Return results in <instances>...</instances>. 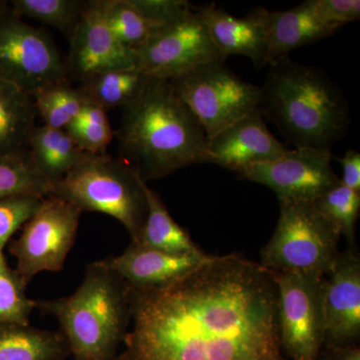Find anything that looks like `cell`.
<instances>
[{
  "label": "cell",
  "instance_id": "cell-1",
  "mask_svg": "<svg viewBox=\"0 0 360 360\" xmlns=\"http://www.w3.org/2000/svg\"><path fill=\"white\" fill-rule=\"evenodd\" d=\"M274 274L238 255L208 257L160 290L130 288L120 360H285Z\"/></svg>",
  "mask_w": 360,
  "mask_h": 360
},
{
  "label": "cell",
  "instance_id": "cell-2",
  "mask_svg": "<svg viewBox=\"0 0 360 360\" xmlns=\"http://www.w3.org/2000/svg\"><path fill=\"white\" fill-rule=\"evenodd\" d=\"M115 136L124 160L146 184L208 163L205 129L167 79L149 78L136 98L123 108Z\"/></svg>",
  "mask_w": 360,
  "mask_h": 360
},
{
  "label": "cell",
  "instance_id": "cell-3",
  "mask_svg": "<svg viewBox=\"0 0 360 360\" xmlns=\"http://www.w3.org/2000/svg\"><path fill=\"white\" fill-rule=\"evenodd\" d=\"M269 66L258 110L290 143L295 148L331 149L345 136L349 105L326 71L288 56Z\"/></svg>",
  "mask_w": 360,
  "mask_h": 360
},
{
  "label": "cell",
  "instance_id": "cell-4",
  "mask_svg": "<svg viewBox=\"0 0 360 360\" xmlns=\"http://www.w3.org/2000/svg\"><path fill=\"white\" fill-rule=\"evenodd\" d=\"M35 309L58 321L73 360H115L131 321L130 288L98 260L72 295L35 300Z\"/></svg>",
  "mask_w": 360,
  "mask_h": 360
},
{
  "label": "cell",
  "instance_id": "cell-5",
  "mask_svg": "<svg viewBox=\"0 0 360 360\" xmlns=\"http://www.w3.org/2000/svg\"><path fill=\"white\" fill-rule=\"evenodd\" d=\"M146 182L125 160L110 155H87L56 182L51 195L68 201L84 212L110 215L137 240L148 212Z\"/></svg>",
  "mask_w": 360,
  "mask_h": 360
},
{
  "label": "cell",
  "instance_id": "cell-6",
  "mask_svg": "<svg viewBox=\"0 0 360 360\" xmlns=\"http://www.w3.org/2000/svg\"><path fill=\"white\" fill-rule=\"evenodd\" d=\"M276 231L260 253V265L271 274L326 276L340 255V234L314 202L278 200Z\"/></svg>",
  "mask_w": 360,
  "mask_h": 360
},
{
  "label": "cell",
  "instance_id": "cell-7",
  "mask_svg": "<svg viewBox=\"0 0 360 360\" xmlns=\"http://www.w3.org/2000/svg\"><path fill=\"white\" fill-rule=\"evenodd\" d=\"M169 82L207 139L259 108L260 87L241 79L222 60L198 66Z\"/></svg>",
  "mask_w": 360,
  "mask_h": 360
},
{
  "label": "cell",
  "instance_id": "cell-8",
  "mask_svg": "<svg viewBox=\"0 0 360 360\" xmlns=\"http://www.w3.org/2000/svg\"><path fill=\"white\" fill-rule=\"evenodd\" d=\"M276 284L277 322L281 350L291 360H319L326 338V276L272 274Z\"/></svg>",
  "mask_w": 360,
  "mask_h": 360
},
{
  "label": "cell",
  "instance_id": "cell-9",
  "mask_svg": "<svg viewBox=\"0 0 360 360\" xmlns=\"http://www.w3.org/2000/svg\"><path fill=\"white\" fill-rule=\"evenodd\" d=\"M68 78L66 65L46 32L11 9L0 16V79L33 96Z\"/></svg>",
  "mask_w": 360,
  "mask_h": 360
},
{
  "label": "cell",
  "instance_id": "cell-10",
  "mask_svg": "<svg viewBox=\"0 0 360 360\" xmlns=\"http://www.w3.org/2000/svg\"><path fill=\"white\" fill-rule=\"evenodd\" d=\"M82 213L68 201L49 195L23 225L20 238L9 245V252L15 257L16 271L27 285L40 272L63 269L77 238Z\"/></svg>",
  "mask_w": 360,
  "mask_h": 360
},
{
  "label": "cell",
  "instance_id": "cell-11",
  "mask_svg": "<svg viewBox=\"0 0 360 360\" xmlns=\"http://www.w3.org/2000/svg\"><path fill=\"white\" fill-rule=\"evenodd\" d=\"M135 52L137 70L160 79H172L205 63L225 60L193 7L180 20L158 28Z\"/></svg>",
  "mask_w": 360,
  "mask_h": 360
},
{
  "label": "cell",
  "instance_id": "cell-12",
  "mask_svg": "<svg viewBox=\"0 0 360 360\" xmlns=\"http://www.w3.org/2000/svg\"><path fill=\"white\" fill-rule=\"evenodd\" d=\"M329 148L288 149L276 160L257 163L238 172L239 177L271 189L277 198L314 202L340 179L333 170Z\"/></svg>",
  "mask_w": 360,
  "mask_h": 360
},
{
  "label": "cell",
  "instance_id": "cell-13",
  "mask_svg": "<svg viewBox=\"0 0 360 360\" xmlns=\"http://www.w3.org/2000/svg\"><path fill=\"white\" fill-rule=\"evenodd\" d=\"M70 41L68 77L72 75L80 82L105 71L137 70L136 52L118 41L96 0L86 1Z\"/></svg>",
  "mask_w": 360,
  "mask_h": 360
},
{
  "label": "cell",
  "instance_id": "cell-14",
  "mask_svg": "<svg viewBox=\"0 0 360 360\" xmlns=\"http://www.w3.org/2000/svg\"><path fill=\"white\" fill-rule=\"evenodd\" d=\"M323 304V348L357 345L360 336V258L354 251L340 252L326 276Z\"/></svg>",
  "mask_w": 360,
  "mask_h": 360
},
{
  "label": "cell",
  "instance_id": "cell-15",
  "mask_svg": "<svg viewBox=\"0 0 360 360\" xmlns=\"http://www.w3.org/2000/svg\"><path fill=\"white\" fill-rule=\"evenodd\" d=\"M288 150L270 132L259 110L207 139L208 163L238 174L251 165L276 160Z\"/></svg>",
  "mask_w": 360,
  "mask_h": 360
},
{
  "label": "cell",
  "instance_id": "cell-16",
  "mask_svg": "<svg viewBox=\"0 0 360 360\" xmlns=\"http://www.w3.org/2000/svg\"><path fill=\"white\" fill-rule=\"evenodd\" d=\"M208 257L203 251L176 255L131 243L120 255L104 258L101 262L122 277L131 290H151L176 283Z\"/></svg>",
  "mask_w": 360,
  "mask_h": 360
},
{
  "label": "cell",
  "instance_id": "cell-17",
  "mask_svg": "<svg viewBox=\"0 0 360 360\" xmlns=\"http://www.w3.org/2000/svg\"><path fill=\"white\" fill-rule=\"evenodd\" d=\"M213 44L225 59L231 56L250 58L257 68L266 66V32L264 7H257L245 18H236L214 4L195 8Z\"/></svg>",
  "mask_w": 360,
  "mask_h": 360
},
{
  "label": "cell",
  "instance_id": "cell-18",
  "mask_svg": "<svg viewBox=\"0 0 360 360\" xmlns=\"http://www.w3.org/2000/svg\"><path fill=\"white\" fill-rule=\"evenodd\" d=\"M264 25L266 65L276 59L286 58L293 49L321 41L336 32L321 20L312 0L288 11L264 9Z\"/></svg>",
  "mask_w": 360,
  "mask_h": 360
},
{
  "label": "cell",
  "instance_id": "cell-19",
  "mask_svg": "<svg viewBox=\"0 0 360 360\" xmlns=\"http://www.w3.org/2000/svg\"><path fill=\"white\" fill-rule=\"evenodd\" d=\"M27 153L37 172L53 184L70 174L89 155L78 148L65 129L44 124L33 129Z\"/></svg>",
  "mask_w": 360,
  "mask_h": 360
},
{
  "label": "cell",
  "instance_id": "cell-20",
  "mask_svg": "<svg viewBox=\"0 0 360 360\" xmlns=\"http://www.w3.org/2000/svg\"><path fill=\"white\" fill-rule=\"evenodd\" d=\"M70 356L68 341L60 331L0 323V360H66Z\"/></svg>",
  "mask_w": 360,
  "mask_h": 360
},
{
  "label": "cell",
  "instance_id": "cell-21",
  "mask_svg": "<svg viewBox=\"0 0 360 360\" xmlns=\"http://www.w3.org/2000/svg\"><path fill=\"white\" fill-rule=\"evenodd\" d=\"M37 116L32 96L0 79V155L27 150Z\"/></svg>",
  "mask_w": 360,
  "mask_h": 360
},
{
  "label": "cell",
  "instance_id": "cell-22",
  "mask_svg": "<svg viewBox=\"0 0 360 360\" xmlns=\"http://www.w3.org/2000/svg\"><path fill=\"white\" fill-rule=\"evenodd\" d=\"M148 212L141 234L134 243L176 255L201 252L188 232L170 215L158 194L144 186ZM132 243V241H131Z\"/></svg>",
  "mask_w": 360,
  "mask_h": 360
},
{
  "label": "cell",
  "instance_id": "cell-23",
  "mask_svg": "<svg viewBox=\"0 0 360 360\" xmlns=\"http://www.w3.org/2000/svg\"><path fill=\"white\" fill-rule=\"evenodd\" d=\"M149 79L141 71L110 70L82 80L80 91L85 101L105 111L125 108L141 94Z\"/></svg>",
  "mask_w": 360,
  "mask_h": 360
},
{
  "label": "cell",
  "instance_id": "cell-24",
  "mask_svg": "<svg viewBox=\"0 0 360 360\" xmlns=\"http://www.w3.org/2000/svg\"><path fill=\"white\" fill-rule=\"evenodd\" d=\"M53 182L37 172L27 150L0 155V200L18 195L46 198Z\"/></svg>",
  "mask_w": 360,
  "mask_h": 360
},
{
  "label": "cell",
  "instance_id": "cell-25",
  "mask_svg": "<svg viewBox=\"0 0 360 360\" xmlns=\"http://www.w3.org/2000/svg\"><path fill=\"white\" fill-rule=\"evenodd\" d=\"M104 20L118 41L136 51L158 30L132 4L131 0H96Z\"/></svg>",
  "mask_w": 360,
  "mask_h": 360
},
{
  "label": "cell",
  "instance_id": "cell-26",
  "mask_svg": "<svg viewBox=\"0 0 360 360\" xmlns=\"http://www.w3.org/2000/svg\"><path fill=\"white\" fill-rule=\"evenodd\" d=\"M32 98L37 115L44 120V125L58 129H65L86 103L82 91L73 89L68 80L39 90Z\"/></svg>",
  "mask_w": 360,
  "mask_h": 360
},
{
  "label": "cell",
  "instance_id": "cell-27",
  "mask_svg": "<svg viewBox=\"0 0 360 360\" xmlns=\"http://www.w3.org/2000/svg\"><path fill=\"white\" fill-rule=\"evenodd\" d=\"M86 1L78 0H13L11 13L53 26L70 39L84 13Z\"/></svg>",
  "mask_w": 360,
  "mask_h": 360
},
{
  "label": "cell",
  "instance_id": "cell-28",
  "mask_svg": "<svg viewBox=\"0 0 360 360\" xmlns=\"http://www.w3.org/2000/svg\"><path fill=\"white\" fill-rule=\"evenodd\" d=\"M314 203L340 236H345L349 245L354 246L360 212V193L348 188L340 181Z\"/></svg>",
  "mask_w": 360,
  "mask_h": 360
},
{
  "label": "cell",
  "instance_id": "cell-29",
  "mask_svg": "<svg viewBox=\"0 0 360 360\" xmlns=\"http://www.w3.org/2000/svg\"><path fill=\"white\" fill-rule=\"evenodd\" d=\"M78 148L90 155H103L115 137L108 111L85 103L77 117L65 129Z\"/></svg>",
  "mask_w": 360,
  "mask_h": 360
},
{
  "label": "cell",
  "instance_id": "cell-30",
  "mask_svg": "<svg viewBox=\"0 0 360 360\" xmlns=\"http://www.w3.org/2000/svg\"><path fill=\"white\" fill-rule=\"evenodd\" d=\"M27 284L7 264L0 250V323L30 324L35 300L26 295Z\"/></svg>",
  "mask_w": 360,
  "mask_h": 360
},
{
  "label": "cell",
  "instance_id": "cell-31",
  "mask_svg": "<svg viewBox=\"0 0 360 360\" xmlns=\"http://www.w3.org/2000/svg\"><path fill=\"white\" fill-rule=\"evenodd\" d=\"M44 198L18 195L0 200V250H4L9 239L39 210Z\"/></svg>",
  "mask_w": 360,
  "mask_h": 360
},
{
  "label": "cell",
  "instance_id": "cell-32",
  "mask_svg": "<svg viewBox=\"0 0 360 360\" xmlns=\"http://www.w3.org/2000/svg\"><path fill=\"white\" fill-rule=\"evenodd\" d=\"M131 2L158 28L175 22L193 9L186 0H131Z\"/></svg>",
  "mask_w": 360,
  "mask_h": 360
},
{
  "label": "cell",
  "instance_id": "cell-33",
  "mask_svg": "<svg viewBox=\"0 0 360 360\" xmlns=\"http://www.w3.org/2000/svg\"><path fill=\"white\" fill-rule=\"evenodd\" d=\"M312 2L321 20L335 32L347 23L359 20V0H312Z\"/></svg>",
  "mask_w": 360,
  "mask_h": 360
},
{
  "label": "cell",
  "instance_id": "cell-34",
  "mask_svg": "<svg viewBox=\"0 0 360 360\" xmlns=\"http://www.w3.org/2000/svg\"><path fill=\"white\" fill-rule=\"evenodd\" d=\"M338 161L342 167L341 184L356 193H360V153L359 151L349 149Z\"/></svg>",
  "mask_w": 360,
  "mask_h": 360
},
{
  "label": "cell",
  "instance_id": "cell-35",
  "mask_svg": "<svg viewBox=\"0 0 360 360\" xmlns=\"http://www.w3.org/2000/svg\"><path fill=\"white\" fill-rule=\"evenodd\" d=\"M319 360H360V348L359 345L323 348Z\"/></svg>",
  "mask_w": 360,
  "mask_h": 360
},
{
  "label": "cell",
  "instance_id": "cell-36",
  "mask_svg": "<svg viewBox=\"0 0 360 360\" xmlns=\"http://www.w3.org/2000/svg\"><path fill=\"white\" fill-rule=\"evenodd\" d=\"M11 9V6H9V1H6V0H0V16L2 14L6 13L7 11H9Z\"/></svg>",
  "mask_w": 360,
  "mask_h": 360
},
{
  "label": "cell",
  "instance_id": "cell-37",
  "mask_svg": "<svg viewBox=\"0 0 360 360\" xmlns=\"http://www.w3.org/2000/svg\"><path fill=\"white\" fill-rule=\"evenodd\" d=\"M115 360H120V359H118V355H117V357H116V359Z\"/></svg>",
  "mask_w": 360,
  "mask_h": 360
}]
</instances>
